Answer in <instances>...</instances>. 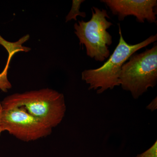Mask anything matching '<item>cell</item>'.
Wrapping results in <instances>:
<instances>
[{"mask_svg":"<svg viewBox=\"0 0 157 157\" xmlns=\"http://www.w3.org/2000/svg\"><path fill=\"white\" fill-rule=\"evenodd\" d=\"M0 125L3 132L25 142L33 141L50 135L52 128L23 108L0 105Z\"/></svg>","mask_w":157,"mask_h":157,"instance_id":"obj_5","label":"cell"},{"mask_svg":"<svg viewBox=\"0 0 157 157\" xmlns=\"http://www.w3.org/2000/svg\"><path fill=\"white\" fill-rule=\"evenodd\" d=\"M29 38V35L27 34L16 42H10L4 39L0 35V45L6 48L9 53V56L6 67L2 72L0 73V90L4 92H7L8 90L12 87L11 83L8 80L7 76L9 64L11 59L13 56L17 52H29L31 51V48L22 45L23 44L27 41Z\"/></svg>","mask_w":157,"mask_h":157,"instance_id":"obj_7","label":"cell"},{"mask_svg":"<svg viewBox=\"0 0 157 157\" xmlns=\"http://www.w3.org/2000/svg\"><path fill=\"white\" fill-rule=\"evenodd\" d=\"M122 67L120 75L123 89L137 99L157 81V45L139 54H134Z\"/></svg>","mask_w":157,"mask_h":157,"instance_id":"obj_3","label":"cell"},{"mask_svg":"<svg viewBox=\"0 0 157 157\" xmlns=\"http://www.w3.org/2000/svg\"><path fill=\"white\" fill-rule=\"evenodd\" d=\"M84 2V0H73L72 9L66 17V22L72 19L76 21V17L77 16H80L84 18L86 17L85 12H80L79 11L81 4Z\"/></svg>","mask_w":157,"mask_h":157,"instance_id":"obj_8","label":"cell"},{"mask_svg":"<svg viewBox=\"0 0 157 157\" xmlns=\"http://www.w3.org/2000/svg\"><path fill=\"white\" fill-rule=\"evenodd\" d=\"M134 157H157V141L154 144L144 152L137 155Z\"/></svg>","mask_w":157,"mask_h":157,"instance_id":"obj_9","label":"cell"},{"mask_svg":"<svg viewBox=\"0 0 157 157\" xmlns=\"http://www.w3.org/2000/svg\"><path fill=\"white\" fill-rule=\"evenodd\" d=\"M0 105L21 107L52 128L60 123L66 110L63 94L48 88L15 93L5 98Z\"/></svg>","mask_w":157,"mask_h":157,"instance_id":"obj_1","label":"cell"},{"mask_svg":"<svg viewBox=\"0 0 157 157\" xmlns=\"http://www.w3.org/2000/svg\"><path fill=\"white\" fill-rule=\"evenodd\" d=\"M119 33L118 44L108 60L101 67L85 70L82 73V79L90 85L89 90H97V93L101 94L109 89L112 90L120 86V75L123 65L137 51L157 40L156 34L140 43L130 45L124 39L120 25Z\"/></svg>","mask_w":157,"mask_h":157,"instance_id":"obj_2","label":"cell"},{"mask_svg":"<svg viewBox=\"0 0 157 157\" xmlns=\"http://www.w3.org/2000/svg\"><path fill=\"white\" fill-rule=\"evenodd\" d=\"M147 108L151 109L152 111H153L157 109V98H155L154 100H153L151 103L149 104Z\"/></svg>","mask_w":157,"mask_h":157,"instance_id":"obj_10","label":"cell"},{"mask_svg":"<svg viewBox=\"0 0 157 157\" xmlns=\"http://www.w3.org/2000/svg\"><path fill=\"white\" fill-rule=\"evenodd\" d=\"M113 14L117 15L119 21L130 15L136 17L138 22H157L156 0H102Z\"/></svg>","mask_w":157,"mask_h":157,"instance_id":"obj_6","label":"cell"},{"mask_svg":"<svg viewBox=\"0 0 157 157\" xmlns=\"http://www.w3.org/2000/svg\"><path fill=\"white\" fill-rule=\"evenodd\" d=\"M91 11L90 21H78L74 24L75 33L79 45L85 46L88 56L102 62L110 56L108 46L112 43V37L107 30L113 24L107 21L109 17L105 9L93 7Z\"/></svg>","mask_w":157,"mask_h":157,"instance_id":"obj_4","label":"cell"},{"mask_svg":"<svg viewBox=\"0 0 157 157\" xmlns=\"http://www.w3.org/2000/svg\"><path fill=\"white\" fill-rule=\"evenodd\" d=\"M2 132H3V131L2 130V128H1V125H0V135H1Z\"/></svg>","mask_w":157,"mask_h":157,"instance_id":"obj_11","label":"cell"}]
</instances>
